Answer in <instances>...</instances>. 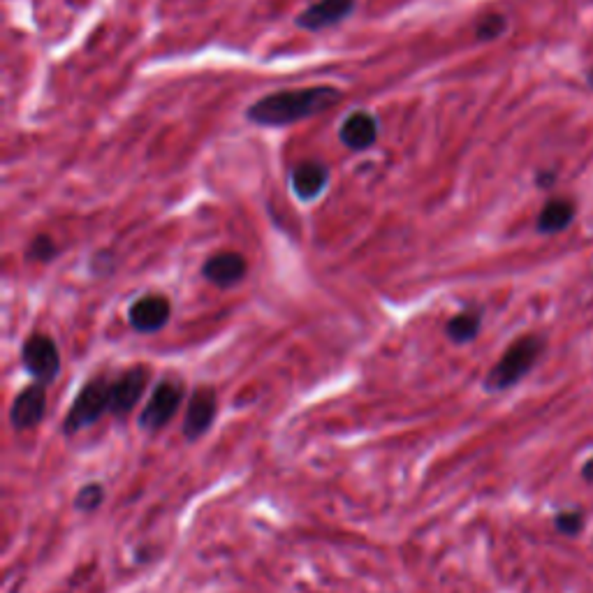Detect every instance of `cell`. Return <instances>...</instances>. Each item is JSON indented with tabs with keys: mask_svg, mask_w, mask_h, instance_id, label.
<instances>
[{
	"mask_svg": "<svg viewBox=\"0 0 593 593\" xmlns=\"http://www.w3.org/2000/svg\"><path fill=\"white\" fill-rule=\"evenodd\" d=\"M26 258L33 260V262H49L56 258V244L54 239L49 237V234H38L31 241V246H28L26 251Z\"/></svg>",
	"mask_w": 593,
	"mask_h": 593,
	"instance_id": "19",
	"label": "cell"
},
{
	"mask_svg": "<svg viewBox=\"0 0 593 593\" xmlns=\"http://www.w3.org/2000/svg\"><path fill=\"white\" fill-rule=\"evenodd\" d=\"M480 329H482V311L468 309L448 320V325H445V334H448V339L452 343L464 346V343H471L478 339Z\"/></svg>",
	"mask_w": 593,
	"mask_h": 593,
	"instance_id": "15",
	"label": "cell"
},
{
	"mask_svg": "<svg viewBox=\"0 0 593 593\" xmlns=\"http://www.w3.org/2000/svg\"><path fill=\"white\" fill-rule=\"evenodd\" d=\"M547 343L538 334H524L519 336L505 348V353L499 357L489 373L485 376V390L487 392H505L510 387L522 383L529 373L536 369L540 357L545 355Z\"/></svg>",
	"mask_w": 593,
	"mask_h": 593,
	"instance_id": "2",
	"label": "cell"
},
{
	"mask_svg": "<svg viewBox=\"0 0 593 593\" xmlns=\"http://www.w3.org/2000/svg\"><path fill=\"white\" fill-rule=\"evenodd\" d=\"M186 399V387L179 378L167 376L153 387L149 401H146L142 415H139V427L146 431H160L172 422V417L179 413V408Z\"/></svg>",
	"mask_w": 593,
	"mask_h": 593,
	"instance_id": "4",
	"label": "cell"
},
{
	"mask_svg": "<svg viewBox=\"0 0 593 593\" xmlns=\"http://www.w3.org/2000/svg\"><path fill=\"white\" fill-rule=\"evenodd\" d=\"M556 177H559V174H556V170H543V172H538V174H536V186H538V188H543V190L554 188Z\"/></svg>",
	"mask_w": 593,
	"mask_h": 593,
	"instance_id": "20",
	"label": "cell"
},
{
	"mask_svg": "<svg viewBox=\"0 0 593 593\" xmlns=\"http://www.w3.org/2000/svg\"><path fill=\"white\" fill-rule=\"evenodd\" d=\"M47 413V387L33 383L14 397L10 406V424L17 431L38 427Z\"/></svg>",
	"mask_w": 593,
	"mask_h": 593,
	"instance_id": "8",
	"label": "cell"
},
{
	"mask_svg": "<svg viewBox=\"0 0 593 593\" xmlns=\"http://www.w3.org/2000/svg\"><path fill=\"white\" fill-rule=\"evenodd\" d=\"M102 503H105V487L98 485V482L84 485L75 496V510L79 512H95Z\"/></svg>",
	"mask_w": 593,
	"mask_h": 593,
	"instance_id": "18",
	"label": "cell"
},
{
	"mask_svg": "<svg viewBox=\"0 0 593 593\" xmlns=\"http://www.w3.org/2000/svg\"><path fill=\"white\" fill-rule=\"evenodd\" d=\"M587 84H589L591 89H593V68H589V70H587Z\"/></svg>",
	"mask_w": 593,
	"mask_h": 593,
	"instance_id": "22",
	"label": "cell"
},
{
	"mask_svg": "<svg viewBox=\"0 0 593 593\" xmlns=\"http://www.w3.org/2000/svg\"><path fill=\"white\" fill-rule=\"evenodd\" d=\"M584 524H587V515L582 510H561L556 512L554 517V529L566 538H577L584 531Z\"/></svg>",
	"mask_w": 593,
	"mask_h": 593,
	"instance_id": "16",
	"label": "cell"
},
{
	"mask_svg": "<svg viewBox=\"0 0 593 593\" xmlns=\"http://www.w3.org/2000/svg\"><path fill=\"white\" fill-rule=\"evenodd\" d=\"M218 411V397L216 390L209 385L195 387L193 394L188 397L186 406V420H183V436L188 441H200V438L211 429Z\"/></svg>",
	"mask_w": 593,
	"mask_h": 593,
	"instance_id": "7",
	"label": "cell"
},
{
	"mask_svg": "<svg viewBox=\"0 0 593 593\" xmlns=\"http://www.w3.org/2000/svg\"><path fill=\"white\" fill-rule=\"evenodd\" d=\"M577 218V204L573 197H549L536 218V230L540 234L566 232Z\"/></svg>",
	"mask_w": 593,
	"mask_h": 593,
	"instance_id": "12",
	"label": "cell"
},
{
	"mask_svg": "<svg viewBox=\"0 0 593 593\" xmlns=\"http://www.w3.org/2000/svg\"><path fill=\"white\" fill-rule=\"evenodd\" d=\"M582 478L587 480L589 485H593V457L584 461V466H582Z\"/></svg>",
	"mask_w": 593,
	"mask_h": 593,
	"instance_id": "21",
	"label": "cell"
},
{
	"mask_svg": "<svg viewBox=\"0 0 593 593\" xmlns=\"http://www.w3.org/2000/svg\"><path fill=\"white\" fill-rule=\"evenodd\" d=\"M172 318V304L163 295H144L133 302L128 311L130 327L139 334L160 332Z\"/></svg>",
	"mask_w": 593,
	"mask_h": 593,
	"instance_id": "9",
	"label": "cell"
},
{
	"mask_svg": "<svg viewBox=\"0 0 593 593\" xmlns=\"http://www.w3.org/2000/svg\"><path fill=\"white\" fill-rule=\"evenodd\" d=\"M355 0H318L297 17V26L304 31H322V28L339 24L353 12Z\"/></svg>",
	"mask_w": 593,
	"mask_h": 593,
	"instance_id": "11",
	"label": "cell"
},
{
	"mask_svg": "<svg viewBox=\"0 0 593 593\" xmlns=\"http://www.w3.org/2000/svg\"><path fill=\"white\" fill-rule=\"evenodd\" d=\"M246 272H248L246 258L234 251H223V253L211 255L202 267V276L207 278L209 283L218 285V288H232V285L244 281Z\"/></svg>",
	"mask_w": 593,
	"mask_h": 593,
	"instance_id": "10",
	"label": "cell"
},
{
	"mask_svg": "<svg viewBox=\"0 0 593 593\" xmlns=\"http://www.w3.org/2000/svg\"><path fill=\"white\" fill-rule=\"evenodd\" d=\"M341 91L334 86H309L297 91H278L265 95L248 107V121L258 126H290L304 121L309 116L327 112L329 107L339 105Z\"/></svg>",
	"mask_w": 593,
	"mask_h": 593,
	"instance_id": "1",
	"label": "cell"
},
{
	"mask_svg": "<svg viewBox=\"0 0 593 593\" xmlns=\"http://www.w3.org/2000/svg\"><path fill=\"white\" fill-rule=\"evenodd\" d=\"M21 364L40 385H51L61 373V353L47 334H31L21 346Z\"/></svg>",
	"mask_w": 593,
	"mask_h": 593,
	"instance_id": "5",
	"label": "cell"
},
{
	"mask_svg": "<svg viewBox=\"0 0 593 593\" xmlns=\"http://www.w3.org/2000/svg\"><path fill=\"white\" fill-rule=\"evenodd\" d=\"M505 31H508V19H505L503 14H496V12L487 14V17H482L478 24H475V38L482 42L499 40Z\"/></svg>",
	"mask_w": 593,
	"mask_h": 593,
	"instance_id": "17",
	"label": "cell"
},
{
	"mask_svg": "<svg viewBox=\"0 0 593 593\" xmlns=\"http://www.w3.org/2000/svg\"><path fill=\"white\" fill-rule=\"evenodd\" d=\"M341 144L350 151H366L378 139V121L369 112H355L341 123Z\"/></svg>",
	"mask_w": 593,
	"mask_h": 593,
	"instance_id": "13",
	"label": "cell"
},
{
	"mask_svg": "<svg viewBox=\"0 0 593 593\" xmlns=\"http://www.w3.org/2000/svg\"><path fill=\"white\" fill-rule=\"evenodd\" d=\"M151 371L146 366L137 364L130 366L128 371H123L119 378L112 380V401H109V413L116 420H126V417L135 411L139 399L144 397L146 385H149Z\"/></svg>",
	"mask_w": 593,
	"mask_h": 593,
	"instance_id": "6",
	"label": "cell"
},
{
	"mask_svg": "<svg viewBox=\"0 0 593 593\" xmlns=\"http://www.w3.org/2000/svg\"><path fill=\"white\" fill-rule=\"evenodd\" d=\"M329 183V170L316 160H304L292 172V190L302 202H313L322 195Z\"/></svg>",
	"mask_w": 593,
	"mask_h": 593,
	"instance_id": "14",
	"label": "cell"
},
{
	"mask_svg": "<svg viewBox=\"0 0 593 593\" xmlns=\"http://www.w3.org/2000/svg\"><path fill=\"white\" fill-rule=\"evenodd\" d=\"M112 401V383L105 376H95L86 383L72 401L68 415H65L63 431L68 436H75L79 431L91 427L109 411Z\"/></svg>",
	"mask_w": 593,
	"mask_h": 593,
	"instance_id": "3",
	"label": "cell"
}]
</instances>
